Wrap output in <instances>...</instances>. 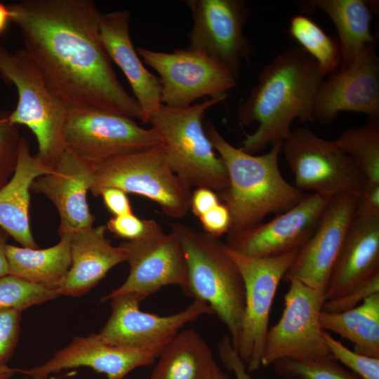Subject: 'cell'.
I'll return each instance as SVG.
<instances>
[{
    "mask_svg": "<svg viewBox=\"0 0 379 379\" xmlns=\"http://www.w3.org/2000/svg\"><path fill=\"white\" fill-rule=\"evenodd\" d=\"M24 50L67 109H93L145 123L101 41V13L91 0H22L8 5Z\"/></svg>",
    "mask_w": 379,
    "mask_h": 379,
    "instance_id": "obj_1",
    "label": "cell"
},
{
    "mask_svg": "<svg viewBox=\"0 0 379 379\" xmlns=\"http://www.w3.org/2000/svg\"><path fill=\"white\" fill-rule=\"evenodd\" d=\"M325 76L300 46L277 54L264 66L257 84L239 106L241 124H258L255 132L246 134L239 149L254 154L269 145H283L294 120L314 122V98Z\"/></svg>",
    "mask_w": 379,
    "mask_h": 379,
    "instance_id": "obj_2",
    "label": "cell"
},
{
    "mask_svg": "<svg viewBox=\"0 0 379 379\" xmlns=\"http://www.w3.org/2000/svg\"><path fill=\"white\" fill-rule=\"evenodd\" d=\"M205 133L227 172L228 187L220 195L230 215L227 238L257 224L268 214L284 212L304 195L282 176L278 164L281 144L262 155L246 153L228 142L208 121Z\"/></svg>",
    "mask_w": 379,
    "mask_h": 379,
    "instance_id": "obj_3",
    "label": "cell"
},
{
    "mask_svg": "<svg viewBox=\"0 0 379 379\" xmlns=\"http://www.w3.org/2000/svg\"><path fill=\"white\" fill-rule=\"evenodd\" d=\"M185 259L186 294L206 302L227 327L237 352L245 310V286L219 237L182 223H171Z\"/></svg>",
    "mask_w": 379,
    "mask_h": 379,
    "instance_id": "obj_4",
    "label": "cell"
},
{
    "mask_svg": "<svg viewBox=\"0 0 379 379\" xmlns=\"http://www.w3.org/2000/svg\"><path fill=\"white\" fill-rule=\"evenodd\" d=\"M222 100L206 99L185 107L161 105L148 121L160 136L173 171L191 187L208 188L219 196L228 187L227 172L205 133L203 120L207 110Z\"/></svg>",
    "mask_w": 379,
    "mask_h": 379,
    "instance_id": "obj_5",
    "label": "cell"
},
{
    "mask_svg": "<svg viewBox=\"0 0 379 379\" xmlns=\"http://www.w3.org/2000/svg\"><path fill=\"white\" fill-rule=\"evenodd\" d=\"M0 77L18 92L10 121L32 131L38 143L36 156L53 169L65 151L63 135L68 109L51 93L24 49L12 53L0 46Z\"/></svg>",
    "mask_w": 379,
    "mask_h": 379,
    "instance_id": "obj_6",
    "label": "cell"
},
{
    "mask_svg": "<svg viewBox=\"0 0 379 379\" xmlns=\"http://www.w3.org/2000/svg\"><path fill=\"white\" fill-rule=\"evenodd\" d=\"M90 191L98 197L115 187L145 197L171 218L184 217L190 208L191 187L171 168L162 144L141 152L114 157L92 165Z\"/></svg>",
    "mask_w": 379,
    "mask_h": 379,
    "instance_id": "obj_7",
    "label": "cell"
},
{
    "mask_svg": "<svg viewBox=\"0 0 379 379\" xmlns=\"http://www.w3.org/2000/svg\"><path fill=\"white\" fill-rule=\"evenodd\" d=\"M224 249L237 264L244 282L245 310L237 352L247 371L253 372L261 366L270 311L278 286L299 249L266 258L242 254L225 243Z\"/></svg>",
    "mask_w": 379,
    "mask_h": 379,
    "instance_id": "obj_8",
    "label": "cell"
},
{
    "mask_svg": "<svg viewBox=\"0 0 379 379\" xmlns=\"http://www.w3.org/2000/svg\"><path fill=\"white\" fill-rule=\"evenodd\" d=\"M281 152L295 177L296 187L326 197L360 195L366 182L356 165L334 140L299 128L291 131Z\"/></svg>",
    "mask_w": 379,
    "mask_h": 379,
    "instance_id": "obj_9",
    "label": "cell"
},
{
    "mask_svg": "<svg viewBox=\"0 0 379 379\" xmlns=\"http://www.w3.org/2000/svg\"><path fill=\"white\" fill-rule=\"evenodd\" d=\"M119 246L129 265V274L101 302L125 294L143 300L169 285L179 286L187 293V269L181 245L172 232L166 233L156 220H145L143 233L135 239L121 242Z\"/></svg>",
    "mask_w": 379,
    "mask_h": 379,
    "instance_id": "obj_10",
    "label": "cell"
},
{
    "mask_svg": "<svg viewBox=\"0 0 379 379\" xmlns=\"http://www.w3.org/2000/svg\"><path fill=\"white\" fill-rule=\"evenodd\" d=\"M65 149L93 165L146 150L161 140L152 128L133 119L93 109H69L64 129Z\"/></svg>",
    "mask_w": 379,
    "mask_h": 379,
    "instance_id": "obj_11",
    "label": "cell"
},
{
    "mask_svg": "<svg viewBox=\"0 0 379 379\" xmlns=\"http://www.w3.org/2000/svg\"><path fill=\"white\" fill-rule=\"evenodd\" d=\"M192 27L187 49L199 52L228 70L237 81L253 46L244 27L251 8L243 0H187Z\"/></svg>",
    "mask_w": 379,
    "mask_h": 379,
    "instance_id": "obj_12",
    "label": "cell"
},
{
    "mask_svg": "<svg viewBox=\"0 0 379 379\" xmlns=\"http://www.w3.org/2000/svg\"><path fill=\"white\" fill-rule=\"evenodd\" d=\"M136 51L159 74L161 100L166 106L187 107L204 96L225 100L237 86L228 70L199 52L185 48L164 53L142 47Z\"/></svg>",
    "mask_w": 379,
    "mask_h": 379,
    "instance_id": "obj_13",
    "label": "cell"
},
{
    "mask_svg": "<svg viewBox=\"0 0 379 379\" xmlns=\"http://www.w3.org/2000/svg\"><path fill=\"white\" fill-rule=\"evenodd\" d=\"M289 282L282 315L268 329L261 359L263 366L282 359L310 360L331 356L319 321L326 293L298 280Z\"/></svg>",
    "mask_w": 379,
    "mask_h": 379,
    "instance_id": "obj_14",
    "label": "cell"
},
{
    "mask_svg": "<svg viewBox=\"0 0 379 379\" xmlns=\"http://www.w3.org/2000/svg\"><path fill=\"white\" fill-rule=\"evenodd\" d=\"M112 312L98 333L107 343L161 352L187 324L204 314H214L204 302L194 298L185 310L168 316L142 312L135 295L111 298Z\"/></svg>",
    "mask_w": 379,
    "mask_h": 379,
    "instance_id": "obj_15",
    "label": "cell"
},
{
    "mask_svg": "<svg viewBox=\"0 0 379 379\" xmlns=\"http://www.w3.org/2000/svg\"><path fill=\"white\" fill-rule=\"evenodd\" d=\"M359 195L333 196L312 236L299 249L283 279L298 280L326 293L330 277L357 215Z\"/></svg>",
    "mask_w": 379,
    "mask_h": 379,
    "instance_id": "obj_16",
    "label": "cell"
},
{
    "mask_svg": "<svg viewBox=\"0 0 379 379\" xmlns=\"http://www.w3.org/2000/svg\"><path fill=\"white\" fill-rule=\"evenodd\" d=\"M352 112L379 120V58L375 44L366 45L350 66L330 74L316 93L314 121L326 124L340 112Z\"/></svg>",
    "mask_w": 379,
    "mask_h": 379,
    "instance_id": "obj_17",
    "label": "cell"
},
{
    "mask_svg": "<svg viewBox=\"0 0 379 379\" xmlns=\"http://www.w3.org/2000/svg\"><path fill=\"white\" fill-rule=\"evenodd\" d=\"M332 197L310 193L288 210L227 238L230 248L253 257H273L300 249L316 229Z\"/></svg>",
    "mask_w": 379,
    "mask_h": 379,
    "instance_id": "obj_18",
    "label": "cell"
},
{
    "mask_svg": "<svg viewBox=\"0 0 379 379\" xmlns=\"http://www.w3.org/2000/svg\"><path fill=\"white\" fill-rule=\"evenodd\" d=\"M161 352L114 345L103 341L98 333L76 336L65 347L41 365L18 369L29 377H46L62 370L87 366L105 373L106 379H124L136 368L154 363Z\"/></svg>",
    "mask_w": 379,
    "mask_h": 379,
    "instance_id": "obj_19",
    "label": "cell"
},
{
    "mask_svg": "<svg viewBox=\"0 0 379 379\" xmlns=\"http://www.w3.org/2000/svg\"><path fill=\"white\" fill-rule=\"evenodd\" d=\"M92 180V164L65 150L52 172L33 181L31 190L46 196L59 213L60 237L93 226L87 201Z\"/></svg>",
    "mask_w": 379,
    "mask_h": 379,
    "instance_id": "obj_20",
    "label": "cell"
},
{
    "mask_svg": "<svg viewBox=\"0 0 379 379\" xmlns=\"http://www.w3.org/2000/svg\"><path fill=\"white\" fill-rule=\"evenodd\" d=\"M379 274V213L358 211L330 277L326 300L341 298Z\"/></svg>",
    "mask_w": 379,
    "mask_h": 379,
    "instance_id": "obj_21",
    "label": "cell"
},
{
    "mask_svg": "<svg viewBox=\"0 0 379 379\" xmlns=\"http://www.w3.org/2000/svg\"><path fill=\"white\" fill-rule=\"evenodd\" d=\"M130 11L121 10L101 13L100 33L102 45L109 57L121 69L129 82L134 98L144 114L145 124L162 105L159 77L142 62L130 35Z\"/></svg>",
    "mask_w": 379,
    "mask_h": 379,
    "instance_id": "obj_22",
    "label": "cell"
},
{
    "mask_svg": "<svg viewBox=\"0 0 379 379\" xmlns=\"http://www.w3.org/2000/svg\"><path fill=\"white\" fill-rule=\"evenodd\" d=\"M106 227L92 226L70 235L72 264L55 291L81 297L95 287L114 266L126 262L122 249L106 237Z\"/></svg>",
    "mask_w": 379,
    "mask_h": 379,
    "instance_id": "obj_23",
    "label": "cell"
},
{
    "mask_svg": "<svg viewBox=\"0 0 379 379\" xmlns=\"http://www.w3.org/2000/svg\"><path fill=\"white\" fill-rule=\"evenodd\" d=\"M53 170L31 154L28 140L21 137L15 171L0 189V227L22 247L39 248L29 225V192L35 179Z\"/></svg>",
    "mask_w": 379,
    "mask_h": 379,
    "instance_id": "obj_24",
    "label": "cell"
},
{
    "mask_svg": "<svg viewBox=\"0 0 379 379\" xmlns=\"http://www.w3.org/2000/svg\"><path fill=\"white\" fill-rule=\"evenodd\" d=\"M307 8H317L333 23L341 53L339 68L354 62L364 48L376 44L371 32V22L375 3L364 0H312L304 1Z\"/></svg>",
    "mask_w": 379,
    "mask_h": 379,
    "instance_id": "obj_25",
    "label": "cell"
},
{
    "mask_svg": "<svg viewBox=\"0 0 379 379\" xmlns=\"http://www.w3.org/2000/svg\"><path fill=\"white\" fill-rule=\"evenodd\" d=\"M157 359L149 379H210L218 366L211 349L194 329L179 331Z\"/></svg>",
    "mask_w": 379,
    "mask_h": 379,
    "instance_id": "obj_26",
    "label": "cell"
},
{
    "mask_svg": "<svg viewBox=\"0 0 379 379\" xmlns=\"http://www.w3.org/2000/svg\"><path fill=\"white\" fill-rule=\"evenodd\" d=\"M6 256L8 275L55 290L71 267L70 235L44 249L8 244Z\"/></svg>",
    "mask_w": 379,
    "mask_h": 379,
    "instance_id": "obj_27",
    "label": "cell"
},
{
    "mask_svg": "<svg viewBox=\"0 0 379 379\" xmlns=\"http://www.w3.org/2000/svg\"><path fill=\"white\" fill-rule=\"evenodd\" d=\"M319 321L323 330L338 333L353 343L354 351L379 358V293L346 311L322 310Z\"/></svg>",
    "mask_w": 379,
    "mask_h": 379,
    "instance_id": "obj_28",
    "label": "cell"
},
{
    "mask_svg": "<svg viewBox=\"0 0 379 379\" xmlns=\"http://www.w3.org/2000/svg\"><path fill=\"white\" fill-rule=\"evenodd\" d=\"M334 142L367 182L379 184V120L368 118L363 126L343 131Z\"/></svg>",
    "mask_w": 379,
    "mask_h": 379,
    "instance_id": "obj_29",
    "label": "cell"
},
{
    "mask_svg": "<svg viewBox=\"0 0 379 379\" xmlns=\"http://www.w3.org/2000/svg\"><path fill=\"white\" fill-rule=\"evenodd\" d=\"M288 31L326 75L335 72L340 66L341 53L338 41L328 36L310 18L304 15L293 16Z\"/></svg>",
    "mask_w": 379,
    "mask_h": 379,
    "instance_id": "obj_30",
    "label": "cell"
},
{
    "mask_svg": "<svg viewBox=\"0 0 379 379\" xmlns=\"http://www.w3.org/2000/svg\"><path fill=\"white\" fill-rule=\"evenodd\" d=\"M272 365L277 374L287 379H362L343 368L332 356L310 360L282 359Z\"/></svg>",
    "mask_w": 379,
    "mask_h": 379,
    "instance_id": "obj_31",
    "label": "cell"
},
{
    "mask_svg": "<svg viewBox=\"0 0 379 379\" xmlns=\"http://www.w3.org/2000/svg\"><path fill=\"white\" fill-rule=\"evenodd\" d=\"M60 296L53 289L35 284L11 275L0 278V309L10 308L22 312L28 307Z\"/></svg>",
    "mask_w": 379,
    "mask_h": 379,
    "instance_id": "obj_32",
    "label": "cell"
},
{
    "mask_svg": "<svg viewBox=\"0 0 379 379\" xmlns=\"http://www.w3.org/2000/svg\"><path fill=\"white\" fill-rule=\"evenodd\" d=\"M321 335L331 355L336 361L347 366L362 379H379V358L350 350L328 331L323 330Z\"/></svg>",
    "mask_w": 379,
    "mask_h": 379,
    "instance_id": "obj_33",
    "label": "cell"
},
{
    "mask_svg": "<svg viewBox=\"0 0 379 379\" xmlns=\"http://www.w3.org/2000/svg\"><path fill=\"white\" fill-rule=\"evenodd\" d=\"M10 112L0 109V189L13 175L21 137L18 126L9 120Z\"/></svg>",
    "mask_w": 379,
    "mask_h": 379,
    "instance_id": "obj_34",
    "label": "cell"
},
{
    "mask_svg": "<svg viewBox=\"0 0 379 379\" xmlns=\"http://www.w3.org/2000/svg\"><path fill=\"white\" fill-rule=\"evenodd\" d=\"M21 312L0 309V369L7 366L20 333Z\"/></svg>",
    "mask_w": 379,
    "mask_h": 379,
    "instance_id": "obj_35",
    "label": "cell"
},
{
    "mask_svg": "<svg viewBox=\"0 0 379 379\" xmlns=\"http://www.w3.org/2000/svg\"><path fill=\"white\" fill-rule=\"evenodd\" d=\"M379 293V274L351 293L337 299L326 300L322 310L327 312H340L357 306L367 297Z\"/></svg>",
    "mask_w": 379,
    "mask_h": 379,
    "instance_id": "obj_36",
    "label": "cell"
},
{
    "mask_svg": "<svg viewBox=\"0 0 379 379\" xmlns=\"http://www.w3.org/2000/svg\"><path fill=\"white\" fill-rule=\"evenodd\" d=\"M106 228L126 241L133 240L143 233L145 229V220L140 219L133 213L114 215L108 220Z\"/></svg>",
    "mask_w": 379,
    "mask_h": 379,
    "instance_id": "obj_37",
    "label": "cell"
},
{
    "mask_svg": "<svg viewBox=\"0 0 379 379\" xmlns=\"http://www.w3.org/2000/svg\"><path fill=\"white\" fill-rule=\"evenodd\" d=\"M206 233L220 237L227 234L230 226V215L224 204H219L199 218Z\"/></svg>",
    "mask_w": 379,
    "mask_h": 379,
    "instance_id": "obj_38",
    "label": "cell"
},
{
    "mask_svg": "<svg viewBox=\"0 0 379 379\" xmlns=\"http://www.w3.org/2000/svg\"><path fill=\"white\" fill-rule=\"evenodd\" d=\"M218 354L225 366L234 373L237 379H252L245 363L233 348L230 337L222 338L218 345Z\"/></svg>",
    "mask_w": 379,
    "mask_h": 379,
    "instance_id": "obj_39",
    "label": "cell"
},
{
    "mask_svg": "<svg viewBox=\"0 0 379 379\" xmlns=\"http://www.w3.org/2000/svg\"><path fill=\"white\" fill-rule=\"evenodd\" d=\"M100 196L102 197L107 208L114 215L133 213L128 196L123 190L115 187H108L104 189Z\"/></svg>",
    "mask_w": 379,
    "mask_h": 379,
    "instance_id": "obj_40",
    "label": "cell"
},
{
    "mask_svg": "<svg viewBox=\"0 0 379 379\" xmlns=\"http://www.w3.org/2000/svg\"><path fill=\"white\" fill-rule=\"evenodd\" d=\"M219 204L218 195L210 189L199 187L192 192L190 208L197 218H199Z\"/></svg>",
    "mask_w": 379,
    "mask_h": 379,
    "instance_id": "obj_41",
    "label": "cell"
},
{
    "mask_svg": "<svg viewBox=\"0 0 379 379\" xmlns=\"http://www.w3.org/2000/svg\"><path fill=\"white\" fill-rule=\"evenodd\" d=\"M358 211L379 213V184L366 182L359 197Z\"/></svg>",
    "mask_w": 379,
    "mask_h": 379,
    "instance_id": "obj_42",
    "label": "cell"
},
{
    "mask_svg": "<svg viewBox=\"0 0 379 379\" xmlns=\"http://www.w3.org/2000/svg\"><path fill=\"white\" fill-rule=\"evenodd\" d=\"M9 237L8 234L0 227V278L8 275L6 247Z\"/></svg>",
    "mask_w": 379,
    "mask_h": 379,
    "instance_id": "obj_43",
    "label": "cell"
},
{
    "mask_svg": "<svg viewBox=\"0 0 379 379\" xmlns=\"http://www.w3.org/2000/svg\"><path fill=\"white\" fill-rule=\"evenodd\" d=\"M12 16L9 6L0 2V36L5 32L10 23L12 22Z\"/></svg>",
    "mask_w": 379,
    "mask_h": 379,
    "instance_id": "obj_44",
    "label": "cell"
},
{
    "mask_svg": "<svg viewBox=\"0 0 379 379\" xmlns=\"http://www.w3.org/2000/svg\"><path fill=\"white\" fill-rule=\"evenodd\" d=\"M15 372H18V369L10 368L8 366L0 369V379H9Z\"/></svg>",
    "mask_w": 379,
    "mask_h": 379,
    "instance_id": "obj_45",
    "label": "cell"
},
{
    "mask_svg": "<svg viewBox=\"0 0 379 379\" xmlns=\"http://www.w3.org/2000/svg\"><path fill=\"white\" fill-rule=\"evenodd\" d=\"M210 379H228L227 375L222 371L218 366L215 368Z\"/></svg>",
    "mask_w": 379,
    "mask_h": 379,
    "instance_id": "obj_46",
    "label": "cell"
},
{
    "mask_svg": "<svg viewBox=\"0 0 379 379\" xmlns=\"http://www.w3.org/2000/svg\"><path fill=\"white\" fill-rule=\"evenodd\" d=\"M24 379H62V378H57V377H53V376H51H51H46V377H29V376H27Z\"/></svg>",
    "mask_w": 379,
    "mask_h": 379,
    "instance_id": "obj_47",
    "label": "cell"
}]
</instances>
